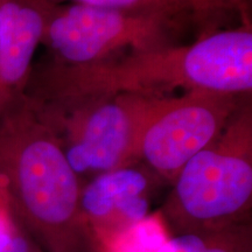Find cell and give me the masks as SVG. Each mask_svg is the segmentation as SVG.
<instances>
[{
	"label": "cell",
	"mask_w": 252,
	"mask_h": 252,
	"mask_svg": "<svg viewBox=\"0 0 252 252\" xmlns=\"http://www.w3.org/2000/svg\"><path fill=\"white\" fill-rule=\"evenodd\" d=\"M252 93V24L217 30L189 45L138 50L86 65L33 68L27 96L67 100L102 94L169 96L176 90Z\"/></svg>",
	"instance_id": "1"
},
{
	"label": "cell",
	"mask_w": 252,
	"mask_h": 252,
	"mask_svg": "<svg viewBox=\"0 0 252 252\" xmlns=\"http://www.w3.org/2000/svg\"><path fill=\"white\" fill-rule=\"evenodd\" d=\"M0 189L18 220L53 252L84 217L80 178L28 96L0 118Z\"/></svg>",
	"instance_id": "2"
},
{
	"label": "cell",
	"mask_w": 252,
	"mask_h": 252,
	"mask_svg": "<svg viewBox=\"0 0 252 252\" xmlns=\"http://www.w3.org/2000/svg\"><path fill=\"white\" fill-rule=\"evenodd\" d=\"M166 210L196 229H223L248 213L252 200L251 94L239 104L220 137L176 175Z\"/></svg>",
	"instance_id": "3"
},
{
	"label": "cell",
	"mask_w": 252,
	"mask_h": 252,
	"mask_svg": "<svg viewBox=\"0 0 252 252\" xmlns=\"http://www.w3.org/2000/svg\"><path fill=\"white\" fill-rule=\"evenodd\" d=\"M159 97L118 94L49 102L31 98L75 173L102 175L139 160L141 131Z\"/></svg>",
	"instance_id": "4"
},
{
	"label": "cell",
	"mask_w": 252,
	"mask_h": 252,
	"mask_svg": "<svg viewBox=\"0 0 252 252\" xmlns=\"http://www.w3.org/2000/svg\"><path fill=\"white\" fill-rule=\"evenodd\" d=\"M188 17L159 9H126L53 1L42 42L49 61L86 65L125 53L178 43Z\"/></svg>",
	"instance_id": "5"
},
{
	"label": "cell",
	"mask_w": 252,
	"mask_h": 252,
	"mask_svg": "<svg viewBox=\"0 0 252 252\" xmlns=\"http://www.w3.org/2000/svg\"><path fill=\"white\" fill-rule=\"evenodd\" d=\"M247 96L189 91L159 97L141 131L139 160L174 181L195 154L220 137Z\"/></svg>",
	"instance_id": "6"
},
{
	"label": "cell",
	"mask_w": 252,
	"mask_h": 252,
	"mask_svg": "<svg viewBox=\"0 0 252 252\" xmlns=\"http://www.w3.org/2000/svg\"><path fill=\"white\" fill-rule=\"evenodd\" d=\"M53 0H0V118L27 96Z\"/></svg>",
	"instance_id": "7"
},
{
	"label": "cell",
	"mask_w": 252,
	"mask_h": 252,
	"mask_svg": "<svg viewBox=\"0 0 252 252\" xmlns=\"http://www.w3.org/2000/svg\"><path fill=\"white\" fill-rule=\"evenodd\" d=\"M146 186V179L141 173L128 168L97 176L82 190V213L96 222L108 220L123 201L133 195H141Z\"/></svg>",
	"instance_id": "8"
},
{
	"label": "cell",
	"mask_w": 252,
	"mask_h": 252,
	"mask_svg": "<svg viewBox=\"0 0 252 252\" xmlns=\"http://www.w3.org/2000/svg\"><path fill=\"white\" fill-rule=\"evenodd\" d=\"M167 239L161 217L146 216L113 236L111 252H158Z\"/></svg>",
	"instance_id": "9"
},
{
	"label": "cell",
	"mask_w": 252,
	"mask_h": 252,
	"mask_svg": "<svg viewBox=\"0 0 252 252\" xmlns=\"http://www.w3.org/2000/svg\"><path fill=\"white\" fill-rule=\"evenodd\" d=\"M190 21L198 28V37L220 30L219 24L230 12L237 13L235 0H182Z\"/></svg>",
	"instance_id": "10"
},
{
	"label": "cell",
	"mask_w": 252,
	"mask_h": 252,
	"mask_svg": "<svg viewBox=\"0 0 252 252\" xmlns=\"http://www.w3.org/2000/svg\"><path fill=\"white\" fill-rule=\"evenodd\" d=\"M58 1L59 0H53ZM75 4L115 7L126 9H159L189 17V12L182 0H69Z\"/></svg>",
	"instance_id": "11"
},
{
	"label": "cell",
	"mask_w": 252,
	"mask_h": 252,
	"mask_svg": "<svg viewBox=\"0 0 252 252\" xmlns=\"http://www.w3.org/2000/svg\"><path fill=\"white\" fill-rule=\"evenodd\" d=\"M158 252H231L229 248L213 242L206 236L185 234L167 239Z\"/></svg>",
	"instance_id": "12"
},
{
	"label": "cell",
	"mask_w": 252,
	"mask_h": 252,
	"mask_svg": "<svg viewBox=\"0 0 252 252\" xmlns=\"http://www.w3.org/2000/svg\"><path fill=\"white\" fill-rule=\"evenodd\" d=\"M0 252H35L24 236L6 229L0 234Z\"/></svg>",
	"instance_id": "13"
},
{
	"label": "cell",
	"mask_w": 252,
	"mask_h": 252,
	"mask_svg": "<svg viewBox=\"0 0 252 252\" xmlns=\"http://www.w3.org/2000/svg\"><path fill=\"white\" fill-rule=\"evenodd\" d=\"M237 6V14L241 24H251L250 0H235Z\"/></svg>",
	"instance_id": "14"
}]
</instances>
